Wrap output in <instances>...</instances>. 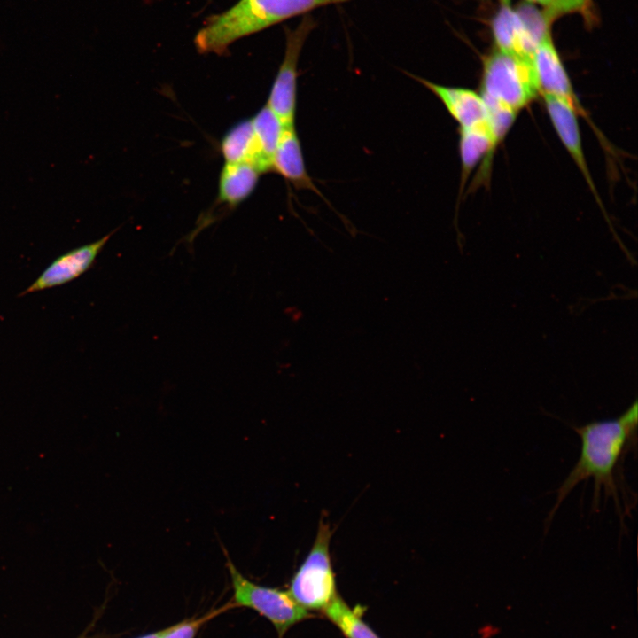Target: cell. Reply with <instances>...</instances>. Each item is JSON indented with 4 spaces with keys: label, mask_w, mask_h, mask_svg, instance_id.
<instances>
[{
    "label": "cell",
    "mask_w": 638,
    "mask_h": 638,
    "mask_svg": "<svg viewBox=\"0 0 638 638\" xmlns=\"http://www.w3.org/2000/svg\"><path fill=\"white\" fill-rule=\"evenodd\" d=\"M637 421L638 404L635 400L614 419L593 421L573 427L581 441L580 457L556 490V502L547 517V526L569 494L587 479L594 482L593 510H598L603 493L604 498L612 499L618 514L623 517L621 500L625 503L628 496L620 484L619 469L626 454L636 442ZM626 508L629 511L626 505Z\"/></svg>",
    "instance_id": "cell-1"
},
{
    "label": "cell",
    "mask_w": 638,
    "mask_h": 638,
    "mask_svg": "<svg viewBox=\"0 0 638 638\" xmlns=\"http://www.w3.org/2000/svg\"><path fill=\"white\" fill-rule=\"evenodd\" d=\"M349 0H239L214 16L195 37L200 53L222 54L235 41L284 19Z\"/></svg>",
    "instance_id": "cell-2"
},
{
    "label": "cell",
    "mask_w": 638,
    "mask_h": 638,
    "mask_svg": "<svg viewBox=\"0 0 638 638\" xmlns=\"http://www.w3.org/2000/svg\"><path fill=\"white\" fill-rule=\"evenodd\" d=\"M332 531L321 520L313 546L292 576L288 593L301 607L323 610L337 595L330 541Z\"/></svg>",
    "instance_id": "cell-3"
},
{
    "label": "cell",
    "mask_w": 638,
    "mask_h": 638,
    "mask_svg": "<svg viewBox=\"0 0 638 638\" xmlns=\"http://www.w3.org/2000/svg\"><path fill=\"white\" fill-rule=\"evenodd\" d=\"M539 93L531 64L494 49L484 58L481 95L516 112L529 105Z\"/></svg>",
    "instance_id": "cell-4"
},
{
    "label": "cell",
    "mask_w": 638,
    "mask_h": 638,
    "mask_svg": "<svg viewBox=\"0 0 638 638\" xmlns=\"http://www.w3.org/2000/svg\"><path fill=\"white\" fill-rule=\"evenodd\" d=\"M235 606L250 608L269 620L279 638L295 624L313 617L298 604L287 591L253 583L228 560Z\"/></svg>",
    "instance_id": "cell-5"
},
{
    "label": "cell",
    "mask_w": 638,
    "mask_h": 638,
    "mask_svg": "<svg viewBox=\"0 0 638 638\" xmlns=\"http://www.w3.org/2000/svg\"><path fill=\"white\" fill-rule=\"evenodd\" d=\"M533 8L514 9L509 0L501 5L491 22L497 50L532 65L535 48L549 32V20Z\"/></svg>",
    "instance_id": "cell-6"
},
{
    "label": "cell",
    "mask_w": 638,
    "mask_h": 638,
    "mask_svg": "<svg viewBox=\"0 0 638 638\" xmlns=\"http://www.w3.org/2000/svg\"><path fill=\"white\" fill-rule=\"evenodd\" d=\"M315 26L312 16L307 14L294 28L286 29L283 61L266 104L284 126L294 125L299 58L306 39Z\"/></svg>",
    "instance_id": "cell-7"
},
{
    "label": "cell",
    "mask_w": 638,
    "mask_h": 638,
    "mask_svg": "<svg viewBox=\"0 0 638 638\" xmlns=\"http://www.w3.org/2000/svg\"><path fill=\"white\" fill-rule=\"evenodd\" d=\"M116 230L56 258L19 296L60 286L78 278L92 267L97 255Z\"/></svg>",
    "instance_id": "cell-8"
},
{
    "label": "cell",
    "mask_w": 638,
    "mask_h": 638,
    "mask_svg": "<svg viewBox=\"0 0 638 638\" xmlns=\"http://www.w3.org/2000/svg\"><path fill=\"white\" fill-rule=\"evenodd\" d=\"M532 66L541 95L561 98L571 104L578 113H583L549 32L538 43Z\"/></svg>",
    "instance_id": "cell-9"
},
{
    "label": "cell",
    "mask_w": 638,
    "mask_h": 638,
    "mask_svg": "<svg viewBox=\"0 0 638 638\" xmlns=\"http://www.w3.org/2000/svg\"><path fill=\"white\" fill-rule=\"evenodd\" d=\"M408 74L441 101L460 128L489 127L487 108L481 94L470 89L444 86L411 74Z\"/></svg>",
    "instance_id": "cell-10"
},
{
    "label": "cell",
    "mask_w": 638,
    "mask_h": 638,
    "mask_svg": "<svg viewBox=\"0 0 638 638\" xmlns=\"http://www.w3.org/2000/svg\"><path fill=\"white\" fill-rule=\"evenodd\" d=\"M542 97L557 136L595 192L594 183L582 148L577 110L561 98L549 95H542Z\"/></svg>",
    "instance_id": "cell-11"
},
{
    "label": "cell",
    "mask_w": 638,
    "mask_h": 638,
    "mask_svg": "<svg viewBox=\"0 0 638 638\" xmlns=\"http://www.w3.org/2000/svg\"><path fill=\"white\" fill-rule=\"evenodd\" d=\"M271 171L283 176L294 188L312 191L324 199L307 171L300 141L294 125L284 126L272 157Z\"/></svg>",
    "instance_id": "cell-12"
},
{
    "label": "cell",
    "mask_w": 638,
    "mask_h": 638,
    "mask_svg": "<svg viewBox=\"0 0 638 638\" xmlns=\"http://www.w3.org/2000/svg\"><path fill=\"white\" fill-rule=\"evenodd\" d=\"M220 151L225 163H249L261 174L270 171L258 146L251 119L237 122L227 131L222 138Z\"/></svg>",
    "instance_id": "cell-13"
},
{
    "label": "cell",
    "mask_w": 638,
    "mask_h": 638,
    "mask_svg": "<svg viewBox=\"0 0 638 638\" xmlns=\"http://www.w3.org/2000/svg\"><path fill=\"white\" fill-rule=\"evenodd\" d=\"M261 175L249 163H225L219 177V203L231 208L241 204L253 192Z\"/></svg>",
    "instance_id": "cell-14"
},
{
    "label": "cell",
    "mask_w": 638,
    "mask_h": 638,
    "mask_svg": "<svg viewBox=\"0 0 638 638\" xmlns=\"http://www.w3.org/2000/svg\"><path fill=\"white\" fill-rule=\"evenodd\" d=\"M497 145L489 127L460 128L459 152L461 158L460 194L476 165L488 156Z\"/></svg>",
    "instance_id": "cell-15"
},
{
    "label": "cell",
    "mask_w": 638,
    "mask_h": 638,
    "mask_svg": "<svg viewBox=\"0 0 638 638\" xmlns=\"http://www.w3.org/2000/svg\"><path fill=\"white\" fill-rule=\"evenodd\" d=\"M323 611L346 638H380L338 595Z\"/></svg>",
    "instance_id": "cell-16"
},
{
    "label": "cell",
    "mask_w": 638,
    "mask_h": 638,
    "mask_svg": "<svg viewBox=\"0 0 638 638\" xmlns=\"http://www.w3.org/2000/svg\"><path fill=\"white\" fill-rule=\"evenodd\" d=\"M251 121L260 151L268 163L271 171L272 157L284 125L267 105L251 118Z\"/></svg>",
    "instance_id": "cell-17"
},
{
    "label": "cell",
    "mask_w": 638,
    "mask_h": 638,
    "mask_svg": "<svg viewBox=\"0 0 638 638\" xmlns=\"http://www.w3.org/2000/svg\"><path fill=\"white\" fill-rule=\"evenodd\" d=\"M234 606V603H228L222 608L213 610L201 617L183 620L175 626L161 630L159 638H194L203 625Z\"/></svg>",
    "instance_id": "cell-18"
},
{
    "label": "cell",
    "mask_w": 638,
    "mask_h": 638,
    "mask_svg": "<svg viewBox=\"0 0 638 638\" xmlns=\"http://www.w3.org/2000/svg\"><path fill=\"white\" fill-rule=\"evenodd\" d=\"M589 4L590 0H556L551 10L544 14L551 20L562 14L585 12L587 11Z\"/></svg>",
    "instance_id": "cell-19"
},
{
    "label": "cell",
    "mask_w": 638,
    "mask_h": 638,
    "mask_svg": "<svg viewBox=\"0 0 638 638\" xmlns=\"http://www.w3.org/2000/svg\"><path fill=\"white\" fill-rule=\"evenodd\" d=\"M526 1L529 3L537 4H540L543 7H545L546 8L545 12H548L554 6L556 0H526Z\"/></svg>",
    "instance_id": "cell-20"
},
{
    "label": "cell",
    "mask_w": 638,
    "mask_h": 638,
    "mask_svg": "<svg viewBox=\"0 0 638 638\" xmlns=\"http://www.w3.org/2000/svg\"><path fill=\"white\" fill-rule=\"evenodd\" d=\"M160 633H161V630L155 632V633H152V634H148L140 636L138 638H159L160 635Z\"/></svg>",
    "instance_id": "cell-21"
}]
</instances>
